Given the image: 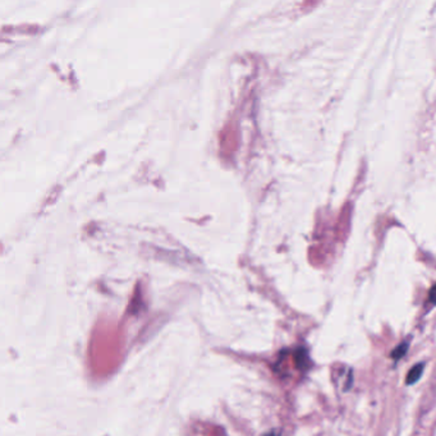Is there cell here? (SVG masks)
Listing matches in <instances>:
<instances>
[{"label": "cell", "mask_w": 436, "mask_h": 436, "mask_svg": "<svg viewBox=\"0 0 436 436\" xmlns=\"http://www.w3.org/2000/svg\"><path fill=\"white\" fill-rule=\"evenodd\" d=\"M424 369H425V364H422V362L412 367V369L409 370L408 374H407V377H406L407 385H413V384H416L417 381L420 380V377L422 376Z\"/></svg>", "instance_id": "1"}, {"label": "cell", "mask_w": 436, "mask_h": 436, "mask_svg": "<svg viewBox=\"0 0 436 436\" xmlns=\"http://www.w3.org/2000/svg\"><path fill=\"white\" fill-rule=\"evenodd\" d=\"M408 348H409V344L407 343V342H403V343H401L398 347H396V348L393 349V352H391V354H390L391 358H394L395 361L401 359L402 357L406 356V353L408 352Z\"/></svg>", "instance_id": "2"}, {"label": "cell", "mask_w": 436, "mask_h": 436, "mask_svg": "<svg viewBox=\"0 0 436 436\" xmlns=\"http://www.w3.org/2000/svg\"><path fill=\"white\" fill-rule=\"evenodd\" d=\"M352 385H353V372L349 371L348 378H347L346 381V390H349V389L352 388Z\"/></svg>", "instance_id": "3"}, {"label": "cell", "mask_w": 436, "mask_h": 436, "mask_svg": "<svg viewBox=\"0 0 436 436\" xmlns=\"http://www.w3.org/2000/svg\"><path fill=\"white\" fill-rule=\"evenodd\" d=\"M429 297H430V301H431L434 305H436V284L432 287L431 291H430Z\"/></svg>", "instance_id": "4"}, {"label": "cell", "mask_w": 436, "mask_h": 436, "mask_svg": "<svg viewBox=\"0 0 436 436\" xmlns=\"http://www.w3.org/2000/svg\"><path fill=\"white\" fill-rule=\"evenodd\" d=\"M265 436H279L278 434H274V432H271V434H268V435H265Z\"/></svg>", "instance_id": "5"}]
</instances>
